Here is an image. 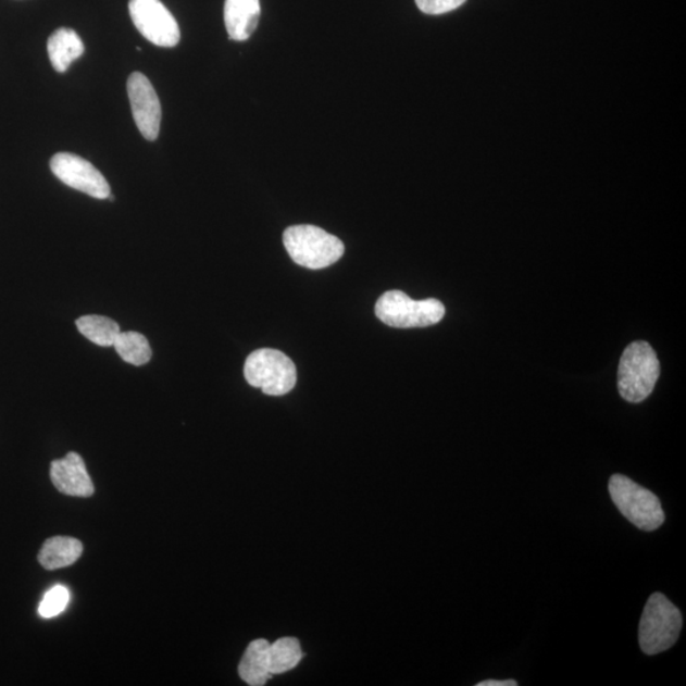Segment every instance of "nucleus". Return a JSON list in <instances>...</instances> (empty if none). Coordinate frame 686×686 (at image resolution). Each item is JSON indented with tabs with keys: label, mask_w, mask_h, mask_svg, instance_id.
Returning a JSON list of instances; mask_svg holds the SVG:
<instances>
[{
	"label": "nucleus",
	"mask_w": 686,
	"mask_h": 686,
	"mask_svg": "<svg viewBox=\"0 0 686 686\" xmlns=\"http://www.w3.org/2000/svg\"><path fill=\"white\" fill-rule=\"evenodd\" d=\"M284 246L299 266L322 270L334 265L345 253L341 239L314 225H294L284 233Z\"/></svg>",
	"instance_id": "nucleus-1"
},
{
	"label": "nucleus",
	"mask_w": 686,
	"mask_h": 686,
	"mask_svg": "<svg viewBox=\"0 0 686 686\" xmlns=\"http://www.w3.org/2000/svg\"><path fill=\"white\" fill-rule=\"evenodd\" d=\"M683 616L665 595L654 593L639 622V646L646 654H658L673 647L681 636Z\"/></svg>",
	"instance_id": "nucleus-2"
},
{
	"label": "nucleus",
	"mask_w": 686,
	"mask_h": 686,
	"mask_svg": "<svg viewBox=\"0 0 686 686\" xmlns=\"http://www.w3.org/2000/svg\"><path fill=\"white\" fill-rule=\"evenodd\" d=\"M660 376V361L650 344L636 341L624 350L618 369V389L631 403H639L652 394Z\"/></svg>",
	"instance_id": "nucleus-3"
},
{
	"label": "nucleus",
	"mask_w": 686,
	"mask_h": 686,
	"mask_svg": "<svg viewBox=\"0 0 686 686\" xmlns=\"http://www.w3.org/2000/svg\"><path fill=\"white\" fill-rule=\"evenodd\" d=\"M609 494L623 514L638 529L653 532L665 522L659 497L622 474L609 481Z\"/></svg>",
	"instance_id": "nucleus-4"
},
{
	"label": "nucleus",
	"mask_w": 686,
	"mask_h": 686,
	"mask_svg": "<svg viewBox=\"0 0 686 686\" xmlns=\"http://www.w3.org/2000/svg\"><path fill=\"white\" fill-rule=\"evenodd\" d=\"M375 314L390 327L422 328L439 323L445 307L437 299L413 300L403 291L390 290L376 301Z\"/></svg>",
	"instance_id": "nucleus-5"
},
{
	"label": "nucleus",
	"mask_w": 686,
	"mask_h": 686,
	"mask_svg": "<svg viewBox=\"0 0 686 686\" xmlns=\"http://www.w3.org/2000/svg\"><path fill=\"white\" fill-rule=\"evenodd\" d=\"M246 381L267 396L288 395L297 384V367L289 357L274 349L253 351L246 360Z\"/></svg>",
	"instance_id": "nucleus-6"
},
{
	"label": "nucleus",
	"mask_w": 686,
	"mask_h": 686,
	"mask_svg": "<svg viewBox=\"0 0 686 686\" xmlns=\"http://www.w3.org/2000/svg\"><path fill=\"white\" fill-rule=\"evenodd\" d=\"M133 24L157 47L175 48L180 40L179 26L161 0H130Z\"/></svg>",
	"instance_id": "nucleus-7"
},
{
	"label": "nucleus",
	"mask_w": 686,
	"mask_h": 686,
	"mask_svg": "<svg viewBox=\"0 0 686 686\" xmlns=\"http://www.w3.org/2000/svg\"><path fill=\"white\" fill-rule=\"evenodd\" d=\"M51 172L66 186L98 200L109 199L111 188L100 171L79 155L58 153L51 158Z\"/></svg>",
	"instance_id": "nucleus-8"
},
{
	"label": "nucleus",
	"mask_w": 686,
	"mask_h": 686,
	"mask_svg": "<svg viewBox=\"0 0 686 686\" xmlns=\"http://www.w3.org/2000/svg\"><path fill=\"white\" fill-rule=\"evenodd\" d=\"M127 95L139 132L147 140L154 141L161 130L162 108L152 83L145 74L135 72L127 79Z\"/></svg>",
	"instance_id": "nucleus-9"
},
{
	"label": "nucleus",
	"mask_w": 686,
	"mask_h": 686,
	"mask_svg": "<svg viewBox=\"0 0 686 686\" xmlns=\"http://www.w3.org/2000/svg\"><path fill=\"white\" fill-rule=\"evenodd\" d=\"M50 477L59 492L74 497H89L95 486L87 466L78 452H70L63 459L51 463Z\"/></svg>",
	"instance_id": "nucleus-10"
},
{
	"label": "nucleus",
	"mask_w": 686,
	"mask_h": 686,
	"mask_svg": "<svg viewBox=\"0 0 686 686\" xmlns=\"http://www.w3.org/2000/svg\"><path fill=\"white\" fill-rule=\"evenodd\" d=\"M260 17V0H225L224 22L230 40L250 39L259 26Z\"/></svg>",
	"instance_id": "nucleus-11"
},
{
	"label": "nucleus",
	"mask_w": 686,
	"mask_h": 686,
	"mask_svg": "<svg viewBox=\"0 0 686 686\" xmlns=\"http://www.w3.org/2000/svg\"><path fill=\"white\" fill-rule=\"evenodd\" d=\"M48 52L52 67L58 73H65L83 55L85 43L74 29L59 28L49 37Z\"/></svg>",
	"instance_id": "nucleus-12"
},
{
	"label": "nucleus",
	"mask_w": 686,
	"mask_h": 686,
	"mask_svg": "<svg viewBox=\"0 0 686 686\" xmlns=\"http://www.w3.org/2000/svg\"><path fill=\"white\" fill-rule=\"evenodd\" d=\"M269 647L267 639H255L247 647L238 671L240 678L248 685H265L273 676L269 669Z\"/></svg>",
	"instance_id": "nucleus-13"
},
{
	"label": "nucleus",
	"mask_w": 686,
	"mask_h": 686,
	"mask_svg": "<svg viewBox=\"0 0 686 686\" xmlns=\"http://www.w3.org/2000/svg\"><path fill=\"white\" fill-rule=\"evenodd\" d=\"M83 552L82 542L70 537H54L43 542L39 553V562L43 569L60 570L79 560Z\"/></svg>",
	"instance_id": "nucleus-14"
},
{
	"label": "nucleus",
	"mask_w": 686,
	"mask_h": 686,
	"mask_svg": "<svg viewBox=\"0 0 686 686\" xmlns=\"http://www.w3.org/2000/svg\"><path fill=\"white\" fill-rule=\"evenodd\" d=\"M303 659L300 643L297 638L284 637L270 644L269 669L271 675L288 673L299 665Z\"/></svg>",
	"instance_id": "nucleus-15"
},
{
	"label": "nucleus",
	"mask_w": 686,
	"mask_h": 686,
	"mask_svg": "<svg viewBox=\"0 0 686 686\" xmlns=\"http://www.w3.org/2000/svg\"><path fill=\"white\" fill-rule=\"evenodd\" d=\"M75 324L83 336L101 348H111L122 332L115 321L103 315H83Z\"/></svg>",
	"instance_id": "nucleus-16"
},
{
	"label": "nucleus",
	"mask_w": 686,
	"mask_h": 686,
	"mask_svg": "<svg viewBox=\"0 0 686 686\" xmlns=\"http://www.w3.org/2000/svg\"><path fill=\"white\" fill-rule=\"evenodd\" d=\"M113 348L125 363L134 366H142L152 359V348H150L147 337L139 332H120Z\"/></svg>",
	"instance_id": "nucleus-17"
},
{
	"label": "nucleus",
	"mask_w": 686,
	"mask_h": 686,
	"mask_svg": "<svg viewBox=\"0 0 686 686\" xmlns=\"http://www.w3.org/2000/svg\"><path fill=\"white\" fill-rule=\"evenodd\" d=\"M70 591L62 585L52 587L41 601L39 607V614L42 618H54L63 612L67 604H70Z\"/></svg>",
	"instance_id": "nucleus-18"
},
{
	"label": "nucleus",
	"mask_w": 686,
	"mask_h": 686,
	"mask_svg": "<svg viewBox=\"0 0 686 686\" xmlns=\"http://www.w3.org/2000/svg\"><path fill=\"white\" fill-rule=\"evenodd\" d=\"M414 2H416L421 12L432 14V16H439V14L458 10L466 0H414Z\"/></svg>",
	"instance_id": "nucleus-19"
},
{
	"label": "nucleus",
	"mask_w": 686,
	"mask_h": 686,
	"mask_svg": "<svg viewBox=\"0 0 686 686\" xmlns=\"http://www.w3.org/2000/svg\"><path fill=\"white\" fill-rule=\"evenodd\" d=\"M517 683L515 681H485L477 686H516Z\"/></svg>",
	"instance_id": "nucleus-20"
}]
</instances>
